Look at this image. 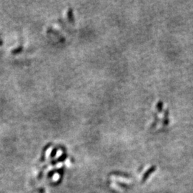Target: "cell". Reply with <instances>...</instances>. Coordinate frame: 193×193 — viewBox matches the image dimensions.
Listing matches in <instances>:
<instances>
[{"label":"cell","mask_w":193,"mask_h":193,"mask_svg":"<svg viewBox=\"0 0 193 193\" xmlns=\"http://www.w3.org/2000/svg\"><path fill=\"white\" fill-rule=\"evenodd\" d=\"M67 154L63 153L62 155H61L60 157H59V158H58L57 159H56V161L52 162V164H55V163H56V162H62V161H65V159H67Z\"/></svg>","instance_id":"1"},{"label":"cell","mask_w":193,"mask_h":193,"mask_svg":"<svg viewBox=\"0 0 193 193\" xmlns=\"http://www.w3.org/2000/svg\"><path fill=\"white\" fill-rule=\"evenodd\" d=\"M68 17H69V21H71V22H73L74 21V20H73V14H72V9H70V8L69 9V11H68Z\"/></svg>","instance_id":"2"},{"label":"cell","mask_w":193,"mask_h":193,"mask_svg":"<svg viewBox=\"0 0 193 193\" xmlns=\"http://www.w3.org/2000/svg\"><path fill=\"white\" fill-rule=\"evenodd\" d=\"M57 149H58L56 147L54 148L53 150H52V152H51V155H50V157L51 158L54 157V156H55V155H56V152H57Z\"/></svg>","instance_id":"3"},{"label":"cell","mask_w":193,"mask_h":193,"mask_svg":"<svg viewBox=\"0 0 193 193\" xmlns=\"http://www.w3.org/2000/svg\"><path fill=\"white\" fill-rule=\"evenodd\" d=\"M54 173H55V170L50 171V172H49V174H48V177H49V178H52V175H53Z\"/></svg>","instance_id":"4"},{"label":"cell","mask_w":193,"mask_h":193,"mask_svg":"<svg viewBox=\"0 0 193 193\" xmlns=\"http://www.w3.org/2000/svg\"><path fill=\"white\" fill-rule=\"evenodd\" d=\"M40 174H42V171H41V172H40ZM39 178H38V179H40V175H39Z\"/></svg>","instance_id":"5"}]
</instances>
